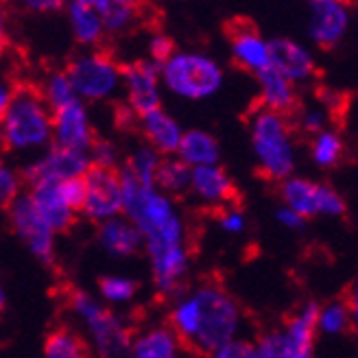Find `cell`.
Wrapping results in <instances>:
<instances>
[{
    "mask_svg": "<svg viewBox=\"0 0 358 358\" xmlns=\"http://www.w3.org/2000/svg\"><path fill=\"white\" fill-rule=\"evenodd\" d=\"M7 221L11 231L17 236L27 252L42 262L44 266L55 264L57 260V231L52 229L42 214L31 203L27 190H22L15 199L7 206Z\"/></svg>",
    "mask_w": 358,
    "mask_h": 358,
    "instance_id": "obj_10",
    "label": "cell"
},
{
    "mask_svg": "<svg viewBox=\"0 0 358 358\" xmlns=\"http://www.w3.org/2000/svg\"><path fill=\"white\" fill-rule=\"evenodd\" d=\"M42 358H90V352L77 328L59 326L48 332L42 348Z\"/></svg>",
    "mask_w": 358,
    "mask_h": 358,
    "instance_id": "obj_30",
    "label": "cell"
},
{
    "mask_svg": "<svg viewBox=\"0 0 358 358\" xmlns=\"http://www.w3.org/2000/svg\"><path fill=\"white\" fill-rule=\"evenodd\" d=\"M254 358H256V356H254Z\"/></svg>",
    "mask_w": 358,
    "mask_h": 358,
    "instance_id": "obj_46",
    "label": "cell"
},
{
    "mask_svg": "<svg viewBox=\"0 0 358 358\" xmlns=\"http://www.w3.org/2000/svg\"><path fill=\"white\" fill-rule=\"evenodd\" d=\"M155 188L164 192L171 199L188 194L190 188V169L179 157H162L157 175H155Z\"/></svg>",
    "mask_w": 358,
    "mask_h": 358,
    "instance_id": "obj_32",
    "label": "cell"
},
{
    "mask_svg": "<svg viewBox=\"0 0 358 358\" xmlns=\"http://www.w3.org/2000/svg\"><path fill=\"white\" fill-rule=\"evenodd\" d=\"M164 324L190 356L212 352L245 336L247 317L241 301L217 282H201L171 297Z\"/></svg>",
    "mask_w": 358,
    "mask_h": 358,
    "instance_id": "obj_2",
    "label": "cell"
},
{
    "mask_svg": "<svg viewBox=\"0 0 358 358\" xmlns=\"http://www.w3.org/2000/svg\"><path fill=\"white\" fill-rule=\"evenodd\" d=\"M22 175L5 155H0V208H7L22 192Z\"/></svg>",
    "mask_w": 358,
    "mask_h": 358,
    "instance_id": "obj_34",
    "label": "cell"
},
{
    "mask_svg": "<svg viewBox=\"0 0 358 358\" xmlns=\"http://www.w3.org/2000/svg\"><path fill=\"white\" fill-rule=\"evenodd\" d=\"M96 131L90 107L79 99L52 112V147L90 151L94 145Z\"/></svg>",
    "mask_w": 358,
    "mask_h": 358,
    "instance_id": "obj_15",
    "label": "cell"
},
{
    "mask_svg": "<svg viewBox=\"0 0 358 358\" xmlns=\"http://www.w3.org/2000/svg\"><path fill=\"white\" fill-rule=\"evenodd\" d=\"M120 96L127 110L136 120L153 110L164 107V90L159 83L157 64L145 59H134L122 66V85Z\"/></svg>",
    "mask_w": 358,
    "mask_h": 358,
    "instance_id": "obj_11",
    "label": "cell"
},
{
    "mask_svg": "<svg viewBox=\"0 0 358 358\" xmlns=\"http://www.w3.org/2000/svg\"><path fill=\"white\" fill-rule=\"evenodd\" d=\"M68 313L77 321L90 358H127L134 330L118 310L107 308L96 295L73 291L68 297Z\"/></svg>",
    "mask_w": 358,
    "mask_h": 358,
    "instance_id": "obj_5",
    "label": "cell"
},
{
    "mask_svg": "<svg viewBox=\"0 0 358 358\" xmlns=\"http://www.w3.org/2000/svg\"><path fill=\"white\" fill-rule=\"evenodd\" d=\"M5 310H7V291H5L3 282H0V319H3Z\"/></svg>",
    "mask_w": 358,
    "mask_h": 358,
    "instance_id": "obj_45",
    "label": "cell"
},
{
    "mask_svg": "<svg viewBox=\"0 0 358 358\" xmlns=\"http://www.w3.org/2000/svg\"><path fill=\"white\" fill-rule=\"evenodd\" d=\"M282 206L293 210L303 221L313 219H341L348 212V203L343 194L332 184L319 182V179L306 175H291L289 179L280 182Z\"/></svg>",
    "mask_w": 358,
    "mask_h": 358,
    "instance_id": "obj_9",
    "label": "cell"
},
{
    "mask_svg": "<svg viewBox=\"0 0 358 358\" xmlns=\"http://www.w3.org/2000/svg\"><path fill=\"white\" fill-rule=\"evenodd\" d=\"M101 17L105 35H124L134 31L142 20V7L134 0H92Z\"/></svg>",
    "mask_w": 358,
    "mask_h": 358,
    "instance_id": "obj_26",
    "label": "cell"
},
{
    "mask_svg": "<svg viewBox=\"0 0 358 358\" xmlns=\"http://www.w3.org/2000/svg\"><path fill=\"white\" fill-rule=\"evenodd\" d=\"M175 50H177V46H175L173 38H169V35L162 31H157L147 42V59L159 66L162 62H166Z\"/></svg>",
    "mask_w": 358,
    "mask_h": 358,
    "instance_id": "obj_38",
    "label": "cell"
},
{
    "mask_svg": "<svg viewBox=\"0 0 358 358\" xmlns=\"http://www.w3.org/2000/svg\"><path fill=\"white\" fill-rule=\"evenodd\" d=\"M140 293V282L127 273H107L96 284V297L107 308L118 310L131 306Z\"/></svg>",
    "mask_w": 358,
    "mask_h": 358,
    "instance_id": "obj_28",
    "label": "cell"
},
{
    "mask_svg": "<svg viewBox=\"0 0 358 358\" xmlns=\"http://www.w3.org/2000/svg\"><path fill=\"white\" fill-rule=\"evenodd\" d=\"M64 73L75 94L87 107L94 103H110L120 96L122 64L107 50H81L68 62Z\"/></svg>",
    "mask_w": 358,
    "mask_h": 358,
    "instance_id": "obj_7",
    "label": "cell"
},
{
    "mask_svg": "<svg viewBox=\"0 0 358 358\" xmlns=\"http://www.w3.org/2000/svg\"><path fill=\"white\" fill-rule=\"evenodd\" d=\"M354 326V308L343 299H332L317 308V334L343 336Z\"/></svg>",
    "mask_w": 358,
    "mask_h": 358,
    "instance_id": "obj_29",
    "label": "cell"
},
{
    "mask_svg": "<svg viewBox=\"0 0 358 358\" xmlns=\"http://www.w3.org/2000/svg\"><path fill=\"white\" fill-rule=\"evenodd\" d=\"M297 127L301 131L310 134V136L328 129L330 127V112H328V107H324L321 103L301 107L299 114H297Z\"/></svg>",
    "mask_w": 358,
    "mask_h": 358,
    "instance_id": "obj_35",
    "label": "cell"
},
{
    "mask_svg": "<svg viewBox=\"0 0 358 358\" xmlns=\"http://www.w3.org/2000/svg\"><path fill=\"white\" fill-rule=\"evenodd\" d=\"M208 358H254V343L249 341L247 336L236 338L227 345H223L221 350L212 352Z\"/></svg>",
    "mask_w": 358,
    "mask_h": 358,
    "instance_id": "obj_40",
    "label": "cell"
},
{
    "mask_svg": "<svg viewBox=\"0 0 358 358\" xmlns=\"http://www.w3.org/2000/svg\"><path fill=\"white\" fill-rule=\"evenodd\" d=\"M188 194L203 208H225L234 199V182L221 164L190 169Z\"/></svg>",
    "mask_w": 358,
    "mask_h": 358,
    "instance_id": "obj_18",
    "label": "cell"
},
{
    "mask_svg": "<svg viewBox=\"0 0 358 358\" xmlns=\"http://www.w3.org/2000/svg\"><path fill=\"white\" fill-rule=\"evenodd\" d=\"M308 155H310V162L321 171L336 169L345 155V140H343L341 131L330 124L328 129L310 136Z\"/></svg>",
    "mask_w": 358,
    "mask_h": 358,
    "instance_id": "obj_27",
    "label": "cell"
},
{
    "mask_svg": "<svg viewBox=\"0 0 358 358\" xmlns=\"http://www.w3.org/2000/svg\"><path fill=\"white\" fill-rule=\"evenodd\" d=\"M13 90H15V83H13L11 75L7 73L3 66H0V122H3V116H5L7 107H9V101L13 96Z\"/></svg>",
    "mask_w": 358,
    "mask_h": 358,
    "instance_id": "obj_41",
    "label": "cell"
},
{
    "mask_svg": "<svg viewBox=\"0 0 358 358\" xmlns=\"http://www.w3.org/2000/svg\"><path fill=\"white\" fill-rule=\"evenodd\" d=\"M127 358H190L166 324H149L131 336Z\"/></svg>",
    "mask_w": 358,
    "mask_h": 358,
    "instance_id": "obj_20",
    "label": "cell"
},
{
    "mask_svg": "<svg viewBox=\"0 0 358 358\" xmlns=\"http://www.w3.org/2000/svg\"><path fill=\"white\" fill-rule=\"evenodd\" d=\"M229 55L241 70L258 75L271 66V44L252 22H234L227 31Z\"/></svg>",
    "mask_w": 358,
    "mask_h": 358,
    "instance_id": "obj_16",
    "label": "cell"
},
{
    "mask_svg": "<svg viewBox=\"0 0 358 358\" xmlns=\"http://www.w3.org/2000/svg\"><path fill=\"white\" fill-rule=\"evenodd\" d=\"M96 243L107 256L116 260H129L142 254L140 231L124 214L96 225Z\"/></svg>",
    "mask_w": 358,
    "mask_h": 358,
    "instance_id": "obj_21",
    "label": "cell"
},
{
    "mask_svg": "<svg viewBox=\"0 0 358 358\" xmlns=\"http://www.w3.org/2000/svg\"><path fill=\"white\" fill-rule=\"evenodd\" d=\"M247 131L256 166L266 179L284 182L297 173L299 145L289 116L258 107L247 118Z\"/></svg>",
    "mask_w": 358,
    "mask_h": 358,
    "instance_id": "obj_4",
    "label": "cell"
},
{
    "mask_svg": "<svg viewBox=\"0 0 358 358\" xmlns=\"http://www.w3.org/2000/svg\"><path fill=\"white\" fill-rule=\"evenodd\" d=\"M90 169H92V162H90V155L85 151L48 147L44 153L27 159L20 169V175L27 186L38 182L59 184V182H68V179L85 177Z\"/></svg>",
    "mask_w": 358,
    "mask_h": 358,
    "instance_id": "obj_12",
    "label": "cell"
},
{
    "mask_svg": "<svg viewBox=\"0 0 358 358\" xmlns=\"http://www.w3.org/2000/svg\"><path fill=\"white\" fill-rule=\"evenodd\" d=\"M159 162H162V157L153 149H149L147 145H140L122 159V166L118 171L120 175L129 177L131 182L140 186H155V175H157Z\"/></svg>",
    "mask_w": 358,
    "mask_h": 358,
    "instance_id": "obj_31",
    "label": "cell"
},
{
    "mask_svg": "<svg viewBox=\"0 0 358 358\" xmlns=\"http://www.w3.org/2000/svg\"><path fill=\"white\" fill-rule=\"evenodd\" d=\"M122 179V214L142 236V252L149 262L153 289L162 297H173L186 289L190 275L192 247L188 219L177 199L155 186H140L129 177Z\"/></svg>",
    "mask_w": 358,
    "mask_h": 358,
    "instance_id": "obj_1",
    "label": "cell"
},
{
    "mask_svg": "<svg viewBox=\"0 0 358 358\" xmlns=\"http://www.w3.org/2000/svg\"><path fill=\"white\" fill-rule=\"evenodd\" d=\"M87 155H90V162H92V166L116 169L118 171L120 164H122V153H120L116 142H112V140H101V138H96L94 145L90 147Z\"/></svg>",
    "mask_w": 358,
    "mask_h": 358,
    "instance_id": "obj_36",
    "label": "cell"
},
{
    "mask_svg": "<svg viewBox=\"0 0 358 358\" xmlns=\"http://www.w3.org/2000/svg\"><path fill=\"white\" fill-rule=\"evenodd\" d=\"M136 124L142 138H145V145L153 149L159 157H171L177 153L179 142H182L184 136V127L164 107L140 116Z\"/></svg>",
    "mask_w": 358,
    "mask_h": 358,
    "instance_id": "obj_19",
    "label": "cell"
},
{
    "mask_svg": "<svg viewBox=\"0 0 358 358\" xmlns=\"http://www.w3.org/2000/svg\"><path fill=\"white\" fill-rule=\"evenodd\" d=\"M11 44V27H9V15L7 9L0 5V59L7 55Z\"/></svg>",
    "mask_w": 358,
    "mask_h": 358,
    "instance_id": "obj_44",
    "label": "cell"
},
{
    "mask_svg": "<svg viewBox=\"0 0 358 358\" xmlns=\"http://www.w3.org/2000/svg\"><path fill=\"white\" fill-rule=\"evenodd\" d=\"M217 223H219L223 234H227V236H241L243 231L247 229V214L238 206L229 203V206L221 208L219 217H217Z\"/></svg>",
    "mask_w": 358,
    "mask_h": 358,
    "instance_id": "obj_37",
    "label": "cell"
},
{
    "mask_svg": "<svg viewBox=\"0 0 358 358\" xmlns=\"http://www.w3.org/2000/svg\"><path fill=\"white\" fill-rule=\"evenodd\" d=\"M317 308L306 301L286 319L282 328L262 332L254 343L256 358H315L317 341Z\"/></svg>",
    "mask_w": 358,
    "mask_h": 358,
    "instance_id": "obj_8",
    "label": "cell"
},
{
    "mask_svg": "<svg viewBox=\"0 0 358 358\" xmlns=\"http://www.w3.org/2000/svg\"><path fill=\"white\" fill-rule=\"evenodd\" d=\"M188 169H199V166H214L221 162V142L208 129L194 127L184 129L182 142L175 153Z\"/></svg>",
    "mask_w": 358,
    "mask_h": 358,
    "instance_id": "obj_25",
    "label": "cell"
},
{
    "mask_svg": "<svg viewBox=\"0 0 358 358\" xmlns=\"http://www.w3.org/2000/svg\"><path fill=\"white\" fill-rule=\"evenodd\" d=\"M35 87H38L40 96L44 99V103L48 105L50 112H55V110H59V107L77 101L75 90H73V85H70L64 70H50V73L44 75L40 85H35Z\"/></svg>",
    "mask_w": 358,
    "mask_h": 358,
    "instance_id": "obj_33",
    "label": "cell"
},
{
    "mask_svg": "<svg viewBox=\"0 0 358 358\" xmlns=\"http://www.w3.org/2000/svg\"><path fill=\"white\" fill-rule=\"evenodd\" d=\"M256 85H258V101L262 110L284 114V116H291L295 112V107L299 103L297 87L291 81H286L278 70H273L271 66L264 68L262 73L256 75Z\"/></svg>",
    "mask_w": 358,
    "mask_h": 358,
    "instance_id": "obj_23",
    "label": "cell"
},
{
    "mask_svg": "<svg viewBox=\"0 0 358 358\" xmlns=\"http://www.w3.org/2000/svg\"><path fill=\"white\" fill-rule=\"evenodd\" d=\"M268 44H271V68L278 70L286 81L297 87L315 79L317 59L308 44L293 38H273Z\"/></svg>",
    "mask_w": 358,
    "mask_h": 358,
    "instance_id": "obj_17",
    "label": "cell"
},
{
    "mask_svg": "<svg viewBox=\"0 0 358 358\" xmlns=\"http://www.w3.org/2000/svg\"><path fill=\"white\" fill-rule=\"evenodd\" d=\"M275 221L284 227V229H289V231H297V229H301L303 227V221L301 217H297V214L293 212V210H289L286 206H280L278 210H275Z\"/></svg>",
    "mask_w": 358,
    "mask_h": 358,
    "instance_id": "obj_42",
    "label": "cell"
},
{
    "mask_svg": "<svg viewBox=\"0 0 358 358\" xmlns=\"http://www.w3.org/2000/svg\"><path fill=\"white\" fill-rule=\"evenodd\" d=\"M24 9L31 13H40V15H48V13H57L64 9V3L59 0H27Z\"/></svg>",
    "mask_w": 358,
    "mask_h": 358,
    "instance_id": "obj_43",
    "label": "cell"
},
{
    "mask_svg": "<svg viewBox=\"0 0 358 358\" xmlns=\"http://www.w3.org/2000/svg\"><path fill=\"white\" fill-rule=\"evenodd\" d=\"M352 22V7L343 0H313L308 3V38L319 48H336L350 35Z\"/></svg>",
    "mask_w": 358,
    "mask_h": 358,
    "instance_id": "obj_14",
    "label": "cell"
},
{
    "mask_svg": "<svg viewBox=\"0 0 358 358\" xmlns=\"http://www.w3.org/2000/svg\"><path fill=\"white\" fill-rule=\"evenodd\" d=\"M27 194L31 203L35 206V210L42 214V219L57 231V236L75 225L77 212H73L62 201V196L57 192V184H50V182L29 184Z\"/></svg>",
    "mask_w": 358,
    "mask_h": 358,
    "instance_id": "obj_24",
    "label": "cell"
},
{
    "mask_svg": "<svg viewBox=\"0 0 358 358\" xmlns=\"http://www.w3.org/2000/svg\"><path fill=\"white\" fill-rule=\"evenodd\" d=\"M57 192L62 196V201L73 210V212H81L83 199H85V184L83 177L81 179H68V182H59L57 184Z\"/></svg>",
    "mask_w": 358,
    "mask_h": 358,
    "instance_id": "obj_39",
    "label": "cell"
},
{
    "mask_svg": "<svg viewBox=\"0 0 358 358\" xmlns=\"http://www.w3.org/2000/svg\"><path fill=\"white\" fill-rule=\"evenodd\" d=\"M64 13L70 35H73V40L83 50L99 48L101 42L107 38L92 0H70V3H64Z\"/></svg>",
    "mask_w": 358,
    "mask_h": 358,
    "instance_id": "obj_22",
    "label": "cell"
},
{
    "mask_svg": "<svg viewBox=\"0 0 358 358\" xmlns=\"http://www.w3.org/2000/svg\"><path fill=\"white\" fill-rule=\"evenodd\" d=\"M0 147L24 162L52 147V112L35 85H15L0 122Z\"/></svg>",
    "mask_w": 358,
    "mask_h": 358,
    "instance_id": "obj_3",
    "label": "cell"
},
{
    "mask_svg": "<svg viewBox=\"0 0 358 358\" xmlns=\"http://www.w3.org/2000/svg\"><path fill=\"white\" fill-rule=\"evenodd\" d=\"M85 199L81 214L90 223H103L122 214V179L116 169L92 166L85 177Z\"/></svg>",
    "mask_w": 358,
    "mask_h": 358,
    "instance_id": "obj_13",
    "label": "cell"
},
{
    "mask_svg": "<svg viewBox=\"0 0 358 358\" xmlns=\"http://www.w3.org/2000/svg\"><path fill=\"white\" fill-rule=\"evenodd\" d=\"M157 68L164 92L186 103L210 101L225 85V68L221 62L199 48H177Z\"/></svg>",
    "mask_w": 358,
    "mask_h": 358,
    "instance_id": "obj_6",
    "label": "cell"
}]
</instances>
